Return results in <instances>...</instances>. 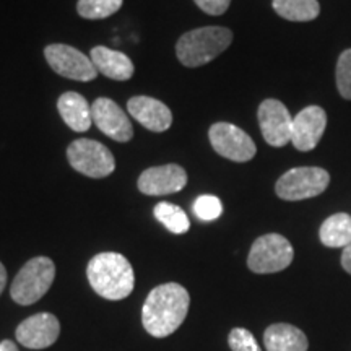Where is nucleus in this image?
Segmentation results:
<instances>
[{
	"mask_svg": "<svg viewBox=\"0 0 351 351\" xmlns=\"http://www.w3.org/2000/svg\"><path fill=\"white\" fill-rule=\"evenodd\" d=\"M189 306L191 296L182 285L165 283L153 288L142 309L145 330L156 339L169 337L186 320Z\"/></svg>",
	"mask_w": 351,
	"mask_h": 351,
	"instance_id": "f257e3e1",
	"label": "nucleus"
},
{
	"mask_svg": "<svg viewBox=\"0 0 351 351\" xmlns=\"http://www.w3.org/2000/svg\"><path fill=\"white\" fill-rule=\"evenodd\" d=\"M86 276L96 295L109 301H121L134 291L135 275L130 262L117 252H103L91 258Z\"/></svg>",
	"mask_w": 351,
	"mask_h": 351,
	"instance_id": "f03ea898",
	"label": "nucleus"
},
{
	"mask_svg": "<svg viewBox=\"0 0 351 351\" xmlns=\"http://www.w3.org/2000/svg\"><path fill=\"white\" fill-rule=\"evenodd\" d=\"M232 43V32L223 26H205L182 34L176 44V54L186 67H200L212 62Z\"/></svg>",
	"mask_w": 351,
	"mask_h": 351,
	"instance_id": "7ed1b4c3",
	"label": "nucleus"
},
{
	"mask_svg": "<svg viewBox=\"0 0 351 351\" xmlns=\"http://www.w3.org/2000/svg\"><path fill=\"white\" fill-rule=\"evenodd\" d=\"M56 276V265L47 257H34L21 267L10 287L12 300L16 304L29 306L49 291Z\"/></svg>",
	"mask_w": 351,
	"mask_h": 351,
	"instance_id": "20e7f679",
	"label": "nucleus"
},
{
	"mask_svg": "<svg viewBox=\"0 0 351 351\" xmlns=\"http://www.w3.org/2000/svg\"><path fill=\"white\" fill-rule=\"evenodd\" d=\"M295 251L282 234L270 232L254 241L247 257V265L254 274H276L291 265Z\"/></svg>",
	"mask_w": 351,
	"mask_h": 351,
	"instance_id": "39448f33",
	"label": "nucleus"
},
{
	"mask_svg": "<svg viewBox=\"0 0 351 351\" xmlns=\"http://www.w3.org/2000/svg\"><path fill=\"white\" fill-rule=\"evenodd\" d=\"M330 184V174L315 166L293 168L276 181L275 192L280 199L298 202L322 194Z\"/></svg>",
	"mask_w": 351,
	"mask_h": 351,
	"instance_id": "423d86ee",
	"label": "nucleus"
},
{
	"mask_svg": "<svg viewBox=\"0 0 351 351\" xmlns=\"http://www.w3.org/2000/svg\"><path fill=\"white\" fill-rule=\"evenodd\" d=\"M67 158L70 166L86 178H108L116 169L111 150L95 140L78 138L72 142L67 148Z\"/></svg>",
	"mask_w": 351,
	"mask_h": 351,
	"instance_id": "0eeeda50",
	"label": "nucleus"
},
{
	"mask_svg": "<svg viewBox=\"0 0 351 351\" xmlns=\"http://www.w3.org/2000/svg\"><path fill=\"white\" fill-rule=\"evenodd\" d=\"M208 138L213 150L219 156L236 163H245L256 156L257 148L254 140L238 125L230 122H217L210 127Z\"/></svg>",
	"mask_w": 351,
	"mask_h": 351,
	"instance_id": "6e6552de",
	"label": "nucleus"
},
{
	"mask_svg": "<svg viewBox=\"0 0 351 351\" xmlns=\"http://www.w3.org/2000/svg\"><path fill=\"white\" fill-rule=\"evenodd\" d=\"M47 64L56 73L75 82H91L98 77L93 60L67 44H51L44 49Z\"/></svg>",
	"mask_w": 351,
	"mask_h": 351,
	"instance_id": "1a4fd4ad",
	"label": "nucleus"
},
{
	"mask_svg": "<svg viewBox=\"0 0 351 351\" xmlns=\"http://www.w3.org/2000/svg\"><path fill=\"white\" fill-rule=\"evenodd\" d=\"M258 125L263 140L271 147H285L291 142L293 117L287 106L278 99H265L258 106Z\"/></svg>",
	"mask_w": 351,
	"mask_h": 351,
	"instance_id": "9d476101",
	"label": "nucleus"
},
{
	"mask_svg": "<svg viewBox=\"0 0 351 351\" xmlns=\"http://www.w3.org/2000/svg\"><path fill=\"white\" fill-rule=\"evenodd\" d=\"M93 124L116 142H129L134 137V129L127 114L117 103L109 98H98L91 104Z\"/></svg>",
	"mask_w": 351,
	"mask_h": 351,
	"instance_id": "9b49d317",
	"label": "nucleus"
},
{
	"mask_svg": "<svg viewBox=\"0 0 351 351\" xmlns=\"http://www.w3.org/2000/svg\"><path fill=\"white\" fill-rule=\"evenodd\" d=\"M60 335V322L54 314L39 313L16 327V340L26 348L43 350L54 345Z\"/></svg>",
	"mask_w": 351,
	"mask_h": 351,
	"instance_id": "f8f14e48",
	"label": "nucleus"
},
{
	"mask_svg": "<svg viewBox=\"0 0 351 351\" xmlns=\"http://www.w3.org/2000/svg\"><path fill=\"white\" fill-rule=\"evenodd\" d=\"M187 184L186 169L179 165L155 166L138 178V191L145 195H168L182 191Z\"/></svg>",
	"mask_w": 351,
	"mask_h": 351,
	"instance_id": "ddd939ff",
	"label": "nucleus"
},
{
	"mask_svg": "<svg viewBox=\"0 0 351 351\" xmlns=\"http://www.w3.org/2000/svg\"><path fill=\"white\" fill-rule=\"evenodd\" d=\"M326 127V111L319 106H307L293 119L291 143L300 152L314 150L322 138Z\"/></svg>",
	"mask_w": 351,
	"mask_h": 351,
	"instance_id": "4468645a",
	"label": "nucleus"
},
{
	"mask_svg": "<svg viewBox=\"0 0 351 351\" xmlns=\"http://www.w3.org/2000/svg\"><path fill=\"white\" fill-rule=\"evenodd\" d=\"M127 111L145 129L152 132H165L173 124V114L165 103L150 96H134L127 103Z\"/></svg>",
	"mask_w": 351,
	"mask_h": 351,
	"instance_id": "2eb2a0df",
	"label": "nucleus"
},
{
	"mask_svg": "<svg viewBox=\"0 0 351 351\" xmlns=\"http://www.w3.org/2000/svg\"><path fill=\"white\" fill-rule=\"evenodd\" d=\"M90 59L93 60L98 73H103L104 77L112 78L116 82L130 80L135 72L134 64L124 52L109 49L106 46L93 47L90 52Z\"/></svg>",
	"mask_w": 351,
	"mask_h": 351,
	"instance_id": "dca6fc26",
	"label": "nucleus"
},
{
	"mask_svg": "<svg viewBox=\"0 0 351 351\" xmlns=\"http://www.w3.org/2000/svg\"><path fill=\"white\" fill-rule=\"evenodd\" d=\"M57 109H59L60 117L73 132H86L93 124V116H91V108L80 93L75 91H67L57 101Z\"/></svg>",
	"mask_w": 351,
	"mask_h": 351,
	"instance_id": "f3484780",
	"label": "nucleus"
},
{
	"mask_svg": "<svg viewBox=\"0 0 351 351\" xmlns=\"http://www.w3.org/2000/svg\"><path fill=\"white\" fill-rule=\"evenodd\" d=\"M267 351H307L309 341L301 328L289 324H274L263 333Z\"/></svg>",
	"mask_w": 351,
	"mask_h": 351,
	"instance_id": "a211bd4d",
	"label": "nucleus"
},
{
	"mask_svg": "<svg viewBox=\"0 0 351 351\" xmlns=\"http://www.w3.org/2000/svg\"><path fill=\"white\" fill-rule=\"evenodd\" d=\"M320 241L327 247H346L351 244V217L335 213L322 223L319 231Z\"/></svg>",
	"mask_w": 351,
	"mask_h": 351,
	"instance_id": "6ab92c4d",
	"label": "nucleus"
},
{
	"mask_svg": "<svg viewBox=\"0 0 351 351\" xmlns=\"http://www.w3.org/2000/svg\"><path fill=\"white\" fill-rule=\"evenodd\" d=\"M274 10L288 21H313L319 16L317 0H274Z\"/></svg>",
	"mask_w": 351,
	"mask_h": 351,
	"instance_id": "aec40b11",
	"label": "nucleus"
},
{
	"mask_svg": "<svg viewBox=\"0 0 351 351\" xmlns=\"http://www.w3.org/2000/svg\"><path fill=\"white\" fill-rule=\"evenodd\" d=\"M155 218L163 225L166 230H169L174 234H184L191 228V221H189L186 212L178 205L168 204V202H161L158 204L155 210Z\"/></svg>",
	"mask_w": 351,
	"mask_h": 351,
	"instance_id": "412c9836",
	"label": "nucleus"
},
{
	"mask_svg": "<svg viewBox=\"0 0 351 351\" xmlns=\"http://www.w3.org/2000/svg\"><path fill=\"white\" fill-rule=\"evenodd\" d=\"M124 0H78L77 12L82 19L103 20L119 12Z\"/></svg>",
	"mask_w": 351,
	"mask_h": 351,
	"instance_id": "4be33fe9",
	"label": "nucleus"
},
{
	"mask_svg": "<svg viewBox=\"0 0 351 351\" xmlns=\"http://www.w3.org/2000/svg\"><path fill=\"white\" fill-rule=\"evenodd\" d=\"M335 82L341 98L351 101V47L341 52L337 60Z\"/></svg>",
	"mask_w": 351,
	"mask_h": 351,
	"instance_id": "5701e85b",
	"label": "nucleus"
},
{
	"mask_svg": "<svg viewBox=\"0 0 351 351\" xmlns=\"http://www.w3.org/2000/svg\"><path fill=\"white\" fill-rule=\"evenodd\" d=\"M194 213L204 221H213L223 213L221 200L215 195H200L194 202Z\"/></svg>",
	"mask_w": 351,
	"mask_h": 351,
	"instance_id": "b1692460",
	"label": "nucleus"
},
{
	"mask_svg": "<svg viewBox=\"0 0 351 351\" xmlns=\"http://www.w3.org/2000/svg\"><path fill=\"white\" fill-rule=\"evenodd\" d=\"M228 343L232 351H262L258 348L256 337L247 328H232L228 337Z\"/></svg>",
	"mask_w": 351,
	"mask_h": 351,
	"instance_id": "393cba45",
	"label": "nucleus"
},
{
	"mask_svg": "<svg viewBox=\"0 0 351 351\" xmlns=\"http://www.w3.org/2000/svg\"><path fill=\"white\" fill-rule=\"evenodd\" d=\"M194 2L202 12L208 13V15L218 16L223 15V13L230 8L231 0H194Z\"/></svg>",
	"mask_w": 351,
	"mask_h": 351,
	"instance_id": "a878e982",
	"label": "nucleus"
},
{
	"mask_svg": "<svg viewBox=\"0 0 351 351\" xmlns=\"http://www.w3.org/2000/svg\"><path fill=\"white\" fill-rule=\"evenodd\" d=\"M341 267L351 275V244L346 245L343 254H341Z\"/></svg>",
	"mask_w": 351,
	"mask_h": 351,
	"instance_id": "bb28decb",
	"label": "nucleus"
},
{
	"mask_svg": "<svg viewBox=\"0 0 351 351\" xmlns=\"http://www.w3.org/2000/svg\"><path fill=\"white\" fill-rule=\"evenodd\" d=\"M5 285H7V270L5 267H3V263L0 262V295H2V291L5 289Z\"/></svg>",
	"mask_w": 351,
	"mask_h": 351,
	"instance_id": "cd10ccee",
	"label": "nucleus"
},
{
	"mask_svg": "<svg viewBox=\"0 0 351 351\" xmlns=\"http://www.w3.org/2000/svg\"><path fill=\"white\" fill-rule=\"evenodd\" d=\"M0 351H19V348L12 340H3L0 341Z\"/></svg>",
	"mask_w": 351,
	"mask_h": 351,
	"instance_id": "c85d7f7f",
	"label": "nucleus"
}]
</instances>
